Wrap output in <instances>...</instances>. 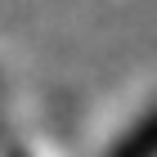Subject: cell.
Returning <instances> with one entry per match:
<instances>
[{
    "mask_svg": "<svg viewBox=\"0 0 157 157\" xmlns=\"http://www.w3.org/2000/svg\"><path fill=\"white\" fill-rule=\"evenodd\" d=\"M108 157H157V112H148L144 121H135L130 130L112 144Z\"/></svg>",
    "mask_w": 157,
    "mask_h": 157,
    "instance_id": "6da1fadb",
    "label": "cell"
}]
</instances>
